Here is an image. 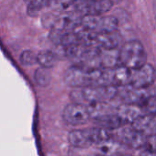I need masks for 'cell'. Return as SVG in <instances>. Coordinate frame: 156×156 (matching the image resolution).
Listing matches in <instances>:
<instances>
[{
    "label": "cell",
    "instance_id": "6da1fadb",
    "mask_svg": "<svg viewBox=\"0 0 156 156\" xmlns=\"http://www.w3.org/2000/svg\"><path fill=\"white\" fill-rule=\"evenodd\" d=\"M119 87L114 86L87 87L73 88L70 94L73 103L87 106L93 103H108L118 96Z\"/></svg>",
    "mask_w": 156,
    "mask_h": 156
},
{
    "label": "cell",
    "instance_id": "7a4b0ae2",
    "mask_svg": "<svg viewBox=\"0 0 156 156\" xmlns=\"http://www.w3.org/2000/svg\"><path fill=\"white\" fill-rule=\"evenodd\" d=\"M119 63L130 71L137 70L147 63V53L143 44L132 40L125 42L119 50Z\"/></svg>",
    "mask_w": 156,
    "mask_h": 156
},
{
    "label": "cell",
    "instance_id": "3957f363",
    "mask_svg": "<svg viewBox=\"0 0 156 156\" xmlns=\"http://www.w3.org/2000/svg\"><path fill=\"white\" fill-rule=\"evenodd\" d=\"M146 135L137 131L131 125H124L112 130V139L125 147L132 149L143 148L146 141Z\"/></svg>",
    "mask_w": 156,
    "mask_h": 156
},
{
    "label": "cell",
    "instance_id": "277c9868",
    "mask_svg": "<svg viewBox=\"0 0 156 156\" xmlns=\"http://www.w3.org/2000/svg\"><path fill=\"white\" fill-rule=\"evenodd\" d=\"M72 7L81 16H103L111 9L113 4L109 0H75Z\"/></svg>",
    "mask_w": 156,
    "mask_h": 156
},
{
    "label": "cell",
    "instance_id": "5b68a950",
    "mask_svg": "<svg viewBox=\"0 0 156 156\" xmlns=\"http://www.w3.org/2000/svg\"><path fill=\"white\" fill-rule=\"evenodd\" d=\"M156 80V70L153 65L145 63L140 68L131 71L129 86L137 89H148Z\"/></svg>",
    "mask_w": 156,
    "mask_h": 156
},
{
    "label": "cell",
    "instance_id": "8992f818",
    "mask_svg": "<svg viewBox=\"0 0 156 156\" xmlns=\"http://www.w3.org/2000/svg\"><path fill=\"white\" fill-rule=\"evenodd\" d=\"M62 118L66 123L73 126L84 125L90 119L87 107L76 103H71L64 108Z\"/></svg>",
    "mask_w": 156,
    "mask_h": 156
},
{
    "label": "cell",
    "instance_id": "52a82bcc",
    "mask_svg": "<svg viewBox=\"0 0 156 156\" xmlns=\"http://www.w3.org/2000/svg\"><path fill=\"white\" fill-rule=\"evenodd\" d=\"M119 88L122 89V91L119 89L118 95H120L123 104H130L140 107L146 98L150 96L146 89H137L130 87L129 85Z\"/></svg>",
    "mask_w": 156,
    "mask_h": 156
},
{
    "label": "cell",
    "instance_id": "ba28073f",
    "mask_svg": "<svg viewBox=\"0 0 156 156\" xmlns=\"http://www.w3.org/2000/svg\"><path fill=\"white\" fill-rule=\"evenodd\" d=\"M115 113L125 125H131L139 117L144 114L140 107L130 104H121L117 108Z\"/></svg>",
    "mask_w": 156,
    "mask_h": 156
},
{
    "label": "cell",
    "instance_id": "9c48e42d",
    "mask_svg": "<svg viewBox=\"0 0 156 156\" xmlns=\"http://www.w3.org/2000/svg\"><path fill=\"white\" fill-rule=\"evenodd\" d=\"M131 126L137 131L146 136L156 133V115L142 114L131 124Z\"/></svg>",
    "mask_w": 156,
    "mask_h": 156
},
{
    "label": "cell",
    "instance_id": "30bf717a",
    "mask_svg": "<svg viewBox=\"0 0 156 156\" xmlns=\"http://www.w3.org/2000/svg\"><path fill=\"white\" fill-rule=\"evenodd\" d=\"M131 71L119 64L111 68V85L117 87H123L130 84Z\"/></svg>",
    "mask_w": 156,
    "mask_h": 156
},
{
    "label": "cell",
    "instance_id": "8fae6325",
    "mask_svg": "<svg viewBox=\"0 0 156 156\" xmlns=\"http://www.w3.org/2000/svg\"><path fill=\"white\" fill-rule=\"evenodd\" d=\"M121 37L118 31L108 32V33H98L97 35V45L100 49L104 50H114L118 49L120 45Z\"/></svg>",
    "mask_w": 156,
    "mask_h": 156
},
{
    "label": "cell",
    "instance_id": "7c38bea8",
    "mask_svg": "<svg viewBox=\"0 0 156 156\" xmlns=\"http://www.w3.org/2000/svg\"><path fill=\"white\" fill-rule=\"evenodd\" d=\"M124 148L125 146L114 139H110L97 145V154L101 156H119L122 155Z\"/></svg>",
    "mask_w": 156,
    "mask_h": 156
},
{
    "label": "cell",
    "instance_id": "4fadbf2b",
    "mask_svg": "<svg viewBox=\"0 0 156 156\" xmlns=\"http://www.w3.org/2000/svg\"><path fill=\"white\" fill-rule=\"evenodd\" d=\"M88 140L89 144H99L108 140L112 139V130L101 128V127H93L87 129H84Z\"/></svg>",
    "mask_w": 156,
    "mask_h": 156
},
{
    "label": "cell",
    "instance_id": "5bb4252c",
    "mask_svg": "<svg viewBox=\"0 0 156 156\" xmlns=\"http://www.w3.org/2000/svg\"><path fill=\"white\" fill-rule=\"evenodd\" d=\"M99 60L102 68H114L119 65V50H99Z\"/></svg>",
    "mask_w": 156,
    "mask_h": 156
},
{
    "label": "cell",
    "instance_id": "9a60e30c",
    "mask_svg": "<svg viewBox=\"0 0 156 156\" xmlns=\"http://www.w3.org/2000/svg\"><path fill=\"white\" fill-rule=\"evenodd\" d=\"M95 122L98 127H101L109 130L117 129L125 125L116 113H110L106 116H103L98 119H95Z\"/></svg>",
    "mask_w": 156,
    "mask_h": 156
},
{
    "label": "cell",
    "instance_id": "2e32d148",
    "mask_svg": "<svg viewBox=\"0 0 156 156\" xmlns=\"http://www.w3.org/2000/svg\"><path fill=\"white\" fill-rule=\"evenodd\" d=\"M87 108L90 119H93L94 120L103 116L112 113L110 106L108 105V103H106V102L93 103V104L87 105Z\"/></svg>",
    "mask_w": 156,
    "mask_h": 156
},
{
    "label": "cell",
    "instance_id": "e0dca14e",
    "mask_svg": "<svg viewBox=\"0 0 156 156\" xmlns=\"http://www.w3.org/2000/svg\"><path fill=\"white\" fill-rule=\"evenodd\" d=\"M119 20L114 16H101L98 33H108L118 31Z\"/></svg>",
    "mask_w": 156,
    "mask_h": 156
},
{
    "label": "cell",
    "instance_id": "ac0fdd59",
    "mask_svg": "<svg viewBox=\"0 0 156 156\" xmlns=\"http://www.w3.org/2000/svg\"><path fill=\"white\" fill-rule=\"evenodd\" d=\"M58 61V58L54 54L53 51L43 50L37 54V62L43 68H51L53 67Z\"/></svg>",
    "mask_w": 156,
    "mask_h": 156
},
{
    "label": "cell",
    "instance_id": "d6986e66",
    "mask_svg": "<svg viewBox=\"0 0 156 156\" xmlns=\"http://www.w3.org/2000/svg\"><path fill=\"white\" fill-rule=\"evenodd\" d=\"M68 140H69L70 144L74 147H84V146H87L89 144L84 129L83 130L82 129L72 130L69 133Z\"/></svg>",
    "mask_w": 156,
    "mask_h": 156
},
{
    "label": "cell",
    "instance_id": "ffe728a7",
    "mask_svg": "<svg viewBox=\"0 0 156 156\" xmlns=\"http://www.w3.org/2000/svg\"><path fill=\"white\" fill-rule=\"evenodd\" d=\"M48 0H24L27 4V12L30 17H36L42 10L43 8L47 7Z\"/></svg>",
    "mask_w": 156,
    "mask_h": 156
},
{
    "label": "cell",
    "instance_id": "44dd1931",
    "mask_svg": "<svg viewBox=\"0 0 156 156\" xmlns=\"http://www.w3.org/2000/svg\"><path fill=\"white\" fill-rule=\"evenodd\" d=\"M51 73L49 69L41 67L35 71L34 80L36 84L40 87H47L51 82Z\"/></svg>",
    "mask_w": 156,
    "mask_h": 156
},
{
    "label": "cell",
    "instance_id": "7402d4cb",
    "mask_svg": "<svg viewBox=\"0 0 156 156\" xmlns=\"http://www.w3.org/2000/svg\"><path fill=\"white\" fill-rule=\"evenodd\" d=\"M75 0H48L47 7L55 12L66 11L70 7L73 6Z\"/></svg>",
    "mask_w": 156,
    "mask_h": 156
},
{
    "label": "cell",
    "instance_id": "603a6c76",
    "mask_svg": "<svg viewBox=\"0 0 156 156\" xmlns=\"http://www.w3.org/2000/svg\"><path fill=\"white\" fill-rule=\"evenodd\" d=\"M140 108L144 114L156 115V96H149Z\"/></svg>",
    "mask_w": 156,
    "mask_h": 156
},
{
    "label": "cell",
    "instance_id": "cb8c5ba5",
    "mask_svg": "<svg viewBox=\"0 0 156 156\" xmlns=\"http://www.w3.org/2000/svg\"><path fill=\"white\" fill-rule=\"evenodd\" d=\"M79 39H78L76 33L74 31H69V32H65L62 36V42L61 45L62 47H69V46H73L75 44H79Z\"/></svg>",
    "mask_w": 156,
    "mask_h": 156
},
{
    "label": "cell",
    "instance_id": "d4e9b609",
    "mask_svg": "<svg viewBox=\"0 0 156 156\" xmlns=\"http://www.w3.org/2000/svg\"><path fill=\"white\" fill-rule=\"evenodd\" d=\"M20 62L25 66H30L37 62V54H35L32 51L26 50L21 52L20 57Z\"/></svg>",
    "mask_w": 156,
    "mask_h": 156
},
{
    "label": "cell",
    "instance_id": "484cf974",
    "mask_svg": "<svg viewBox=\"0 0 156 156\" xmlns=\"http://www.w3.org/2000/svg\"><path fill=\"white\" fill-rule=\"evenodd\" d=\"M64 33L65 32L59 28H52V29H51V31L49 34V39L54 45H56V46L61 45L62 39V36Z\"/></svg>",
    "mask_w": 156,
    "mask_h": 156
},
{
    "label": "cell",
    "instance_id": "4316f807",
    "mask_svg": "<svg viewBox=\"0 0 156 156\" xmlns=\"http://www.w3.org/2000/svg\"><path fill=\"white\" fill-rule=\"evenodd\" d=\"M57 19H58V15H55V14H52V13H48V14L43 15L41 21H42V24H43L44 27L51 29L56 24Z\"/></svg>",
    "mask_w": 156,
    "mask_h": 156
},
{
    "label": "cell",
    "instance_id": "83f0119b",
    "mask_svg": "<svg viewBox=\"0 0 156 156\" xmlns=\"http://www.w3.org/2000/svg\"><path fill=\"white\" fill-rule=\"evenodd\" d=\"M144 149L156 153V133L148 135L146 137V141L144 145Z\"/></svg>",
    "mask_w": 156,
    "mask_h": 156
},
{
    "label": "cell",
    "instance_id": "f1b7e54d",
    "mask_svg": "<svg viewBox=\"0 0 156 156\" xmlns=\"http://www.w3.org/2000/svg\"><path fill=\"white\" fill-rule=\"evenodd\" d=\"M139 156H156V153L151 152V151H148V150H146V149H143V150L140 152Z\"/></svg>",
    "mask_w": 156,
    "mask_h": 156
},
{
    "label": "cell",
    "instance_id": "f546056e",
    "mask_svg": "<svg viewBox=\"0 0 156 156\" xmlns=\"http://www.w3.org/2000/svg\"><path fill=\"white\" fill-rule=\"evenodd\" d=\"M109 1H110L113 5H116V4H119L120 1H122V0H109Z\"/></svg>",
    "mask_w": 156,
    "mask_h": 156
},
{
    "label": "cell",
    "instance_id": "4dcf8cb0",
    "mask_svg": "<svg viewBox=\"0 0 156 156\" xmlns=\"http://www.w3.org/2000/svg\"><path fill=\"white\" fill-rule=\"evenodd\" d=\"M154 13H155V20H156V2H155V6H154Z\"/></svg>",
    "mask_w": 156,
    "mask_h": 156
},
{
    "label": "cell",
    "instance_id": "1f68e13d",
    "mask_svg": "<svg viewBox=\"0 0 156 156\" xmlns=\"http://www.w3.org/2000/svg\"><path fill=\"white\" fill-rule=\"evenodd\" d=\"M119 156H132V155H129V154H122V155H119Z\"/></svg>",
    "mask_w": 156,
    "mask_h": 156
},
{
    "label": "cell",
    "instance_id": "d6a6232c",
    "mask_svg": "<svg viewBox=\"0 0 156 156\" xmlns=\"http://www.w3.org/2000/svg\"><path fill=\"white\" fill-rule=\"evenodd\" d=\"M94 156H101V155H98V154H96V155H94Z\"/></svg>",
    "mask_w": 156,
    "mask_h": 156
}]
</instances>
